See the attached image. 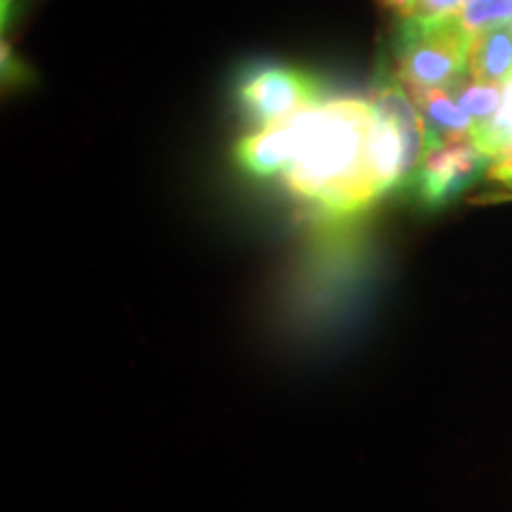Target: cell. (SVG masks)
Returning <instances> with one entry per match:
<instances>
[{
	"mask_svg": "<svg viewBox=\"0 0 512 512\" xmlns=\"http://www.w3.org/2000/svg\"><path fill=\"white\" fill-rule=\"evenodd\" d=\"M294 119L297 152L283 174L294 197L328 216H351L380 200L370 174V102L325 100Z\"/></svg>",
	"mask_w": 512,
	"mask_h": 512,
	"instance_id": "6da1fadb",
	"label": "cell"
},
{
	"mask_svg": "<svg viewBox=\"0 0 512 512\" xmlns=\"http://www.w3.org/2000/svg\"><path fill=\"white\" fill-rule=\"evenodd\" d=\"M470 43L456 17L437 24L406 19L396 41V79L406 91L451 88L467 74Z\"/></svg>",
	"mask_w": 512,
	"mask_h": 512,
	"instance_id": "7a4b0ae2",
	"label": "cell"
},
{
	"mask_svg": "<svg viewBox=\"0 0 512 512\" xmlns=\"http://www.w3.org/2000/svg\"><path fill=\"white\" fill-rule=\"evenodd\" d=\"M238 100L247 117L261 128L290 119L323 102L320 86L313 76L280 64L259 67L245 76L238 88Z\"/></svg>",
	"mask_w": 512,
	"mask_h": 512,
	"instance_id": "3957f363",
	"label": "cell"
},
{
	"mask_svg": "<svg viewBox=\"0 0 512 512\" xmlns=\"http://www.w3.org/2000/svg\"><path fill=\"white\" fill-rule=\"evenodd\" d=\"M491 159L472 140L430 143L411 178L415 195L425 209H441L456 202L479 178L486 176Z\"/></svg>",
	"mask_w": 512,
	"mask_h": 512,
	"instance_id": "277c9868",
	"label": "cell"
},
{
	"mask_svg": "<svg viewBox=\"0 0 512 512\" xmlns=\"http://www.w3.org/2000/svg\"><path fill=\"white\" fill-rule=\"evenodd\" d=\"M294 152H297V119L290 117L242 138L235 147V159L247 174L273 178L285 174Z\"/></svg>",
	"mask_w": 512,
	"mask_h": 512,
	"instance_id": "5b68a950",
	"label": "cell"
},
{
	"mask_svg": "<svg viewBox=\"0 0 512 512\" xmlns=\"http://www.w3.org/2000/svg\"><path fill=\"white\" fill-rule=\"evenodd\" d=\"M418 107L427 128V145L430 143H458L472 140L475 121L463 112L448 88H430V91H406Z\"/></svg>",
	"mask_w": 512,
	"mask_h": 512,
	"instance_id": "8992f818",
	"label": "cell"
},
{
	"mask_svg": "<svg viewBox=\"0 0 512 512\" xmlns=\"http://www.w3.org/2000/svg\"><path fill=\"white\" fill-rule=\"evenodd\" d=\"M467 76L484 83H503L512 76V24L472 38Z\"/></svg>",
	"mask_w": 512,
	"mask_h": 512,
	"instance_id": "52a82bcc",
	"label": "cell"
},
{
	"mask_svg": "<svg viewBox=\"0 0 512 512\" xmlns=\"http://www.w3.org/2000/svg\"><path fill=\"white\" fill-rule=\"evenodd\" d=\"M448 91H451L458 105L463 107L467 117L475 121V131L477 128H482L486 121H491L503 98L501 83H484V81L472 79V76L467 74L458 83H453Z\"/></svg>",
	"mask_w": 512,
	"mask_h": 512,
	"instance_id": "ba28073f",
	"label": "cell"
},
{
	"mask_svg": "<svg viewBox=\"0 0 512 512\" xmlns=\"http://www.w3.org/2000/svg\"><path fill=\"white\" fill-rule=\"evenodd\" d=\"M472 143L491 162L505 155L512 147V76L503 83V98L496 114L482 128H477Z\"/></svg>",
	"mask_w": 512,
	"mask_h": 512,
	"instance_id": "9c48e42d",
	"label": "cell"
},
{
	"mask_svg": "<svg viewBox=\"0 0 512 512\" xmlns=\"http://www.w3.org/2000/svg\"><path fill=\"white\" fill-rule=\"evenodd\" d=\"M453 17L467 36L475 38L484 31L512 24V0H470L460 5Z\"/></svg>",
	"mask_w": 512,
	"mask_h": 512,
	"instance_id": "30bf717a",
	"label": "cell"
},
{
	"mask_svg": "<svg viewBox=\"0 0 512 512\" xmlns=\"http://www.w3.org/2000/svg\"><path fill=\"white\" fill-rule=\"evenodd\" d=\"M0 72H3V88L27 86L31 79L29 67L22 62V57L15 53V48L10 46L5 36L3 41H0Z\"/></svg>",
	"mask_w": 512,
	"mask_h": 512,
	"instance_id": "8fae6325",
	"label": "cell"
},
{
	"mask_svg": "<svg viewBox=\"0 0 512 512\" xmlns=\"http://www.w3.org/2000/svg\"><path fill=\"white\" fill-rule=\"evenodd\" d=\"M486 183L491 185V188L501 190L503 195L505 192H512V147L505 155H501L498 159H494L489 166V171H486Z\"/></svg>",
	"mask_w": 512,
	"mask_h": 512,
	"instance_id": "7c38bea8",
	"label": "cell"
},
{
	"mask_svg": "<svg viewBox=\"0 0 512 512\" xmlns=\"http://www.w3.org/2000/svg\"><path fill=\"white\" fill-rule=\"evenodd\" d=\"M380 3L387 8L389 12H394L396 17L401 19H411L415 12H418L420 0H380Z\"/></svg>",
	"mask_w": 512,
	"mask_h": 512,
	"instance_id": "4fadbf2b",
	"label": "cell"
},
{
	"mask_svg": "<svg viewBox=\"0 0 512 512\" xmlns=\"http://www.w3.org/2000/svg\"><path fill=\"white\" fill-rule=\"evenodd\" d=\"M15 3L17 0H0V17H3V34L8 29L12 15H15Z\"/></svg>",
	"mask_w": 512,
	"mask_h": 512,
	"instance_id": "5bb4252c",
	"label": "cell"
},
{
	"mask_svg": "<svg viewBox=\"0 0 512 512\" xmlns=\"http://www.w3.org/2000/svg\"><path fill=\"white\" fill-rule=\"evenodd\" d=\"M463 3H470V0H463ZM463 3H460V5H463Z\"/></svg>",
	"mask_w": 512,
	"mask_h": 512,
	"instance_id": "9a60e30c",
	"label": "cell"
}]
</instances>
